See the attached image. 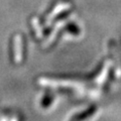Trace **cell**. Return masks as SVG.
<instances>
[]
</instances>
